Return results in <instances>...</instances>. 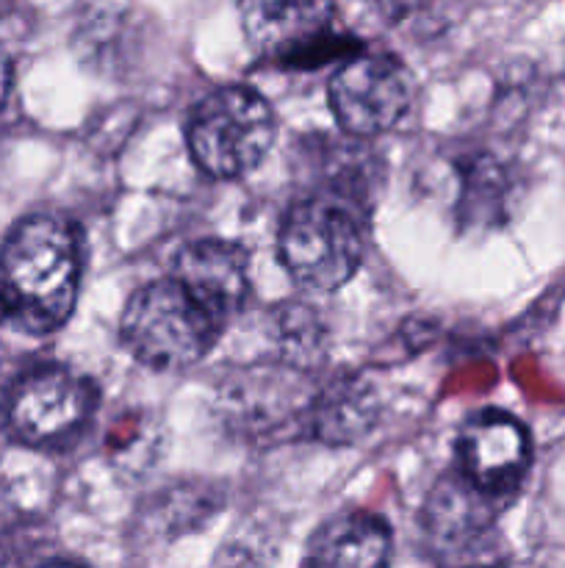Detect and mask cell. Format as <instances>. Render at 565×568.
I'll return each mask as SVG.
<instances>
[{"mask_svg":"<svg viewBox=\"0 0 565 568\" xmlns=\"http://www.w3.org/2000/svg\"><path fill=\"white\" fill-rule=\"evenodd\" d=\"M81 288V239L53 214L25 216L0 247V325L48 336L70 320Z\"/></svg>","mask_w":565,"mask_h":568,"instance_id":"6da1fadb","label":"cell"},{"mask_svg":"<svg viewBox=\"0 0 565 568\" xmlns=\"http://www.w3.org/2000/svg\"><path fill=\"white\" fill-rule=\"evenodd\" d=\"M225 327L186 286L164 277L131 297L122 314V342L138 364L181 372L199 364Z\"/></svg>","mask_w":565,"mask_h":568,"instance_id":"7a4b0ae2","label":"cell"},{"mask_svg":"<svg viewBox=\"0 0 565 568\" xmlns=\"http://www.w3.org/2000/svg\"><path fill=\"white\" fill-rule=\"evenodd\" d=\"M277 253L297 286L336 292L363 261V214L341 200L308 194L282 216Z\"/></svg>","mask_w":565,"mask_h":568,"instance_id":"3957f363","label":"cell"},{"mask_svg":"<svg viewBox=\"0 0 565 568\" xmlns=\"http://www.w3.org/2000/svg\"><path fill=\"white\" fill-rule=\"evenodd\" d=\"M238 14L255 53L282 70L343 64L366 50L358 39L338 33L332 0H238Z\"/></svg>","mask_w":565,"mask_h":568,"instance_id":"277c9868","label":"cell"},{"mask_svg":"<svg viewBox=\"0 0 565 568\" xmlns=\"http://www.w3.org/2000/svg\"><path fill=\"white\" fill-rule=\"evenodd\" d=\"M275 111L247 87H222L205 94L188 122V150L203 172L242 178L253 172L275 142Z\"/></svg>","mask_w":565,"mask_h":568,"instance_id":"5b68a950","label":"cell"},{"mask_svg":"<svg viewBox=\"0 0 565 568\" xmlns=\"http://www.w3.org/2000/svg\"><path fill=\"white\" fill-rule=\"evenodd\" d=\"M97 408L92 381L64 366H37L11 386L6 425L28 447H64L75 442Z\"/></svg>","mask_w":565,"mask_h":568,"instance_id":"8992f818","label":"cell"},{"mask_svg":"<svg viewBox=\"0 0 565 568\" xmlns=\"http://www.w3.org/2000/svg\"><path fill=\"white\" fill-rule=\"evenodd\" d=\"M327 94L338 125L349 136L369 139L391 131L410 114L415 78L397 55L360 50L358 55L338 64Z\"/></svg>","mask_w":565,"mask_h":568,"instance_id":"52a82bcc","label":"cell"},{"mask_svg":"<svg viewBox=\"0 0 565 568\" xmlns=\"http://www.w3.org/2000/svg\"><path fill=\"white\" fill-rule=\"evenodd\" d=\"M532 464L526 427L504 410H480L458 433V471L485 497L504 503Z\"/></svg>","mask_w":565,"mask_h":568,"instance_id":"ba28073f","label":"cell"},{"mask_svg":"<svg viewBox=\"0 0 565 568\" xmlns=\"http://www.w3.org/2000/svg\"><path fill=\"white\" fill-rule=\"evenodd\" d=\"M170 277L194 294L219 322H230L247 305L249 258L242 244L203 239L175 255Z\"/></svg>","mask_w":565,"mask_h":568,"instance_id":"9c48e42d","label":"cell"},{"mask_svg":"<svg viewBox=\"0 0 565 568\" xmlns=\"http://www.w3.org/2000/svg\"><path fill=\"white\" fill-rule=\"evenodd\" d=\"M393 536L382 516L352 510L321 527L308 549V568H388Z\"/></svg>","mask_w":565,"mask_h":568,"instance_id":"30bf717a","label":"cell"},{"mask_svg":"<svg viewBox=\"0 0 565 568\" xmlns=\"http://www.w3.org/2000/svg\"><path fill=\"white\" fill-rule=\"evenodd\" d=\"M499 505L454 471L432 488L424 505V530L441 549L469 547L493 525Z\"/></svg>","mask_w":565,"mask_h":568,"instance_id":"8fae6325","label":"cell"},{"mask_svg":"<svg viewBox=\"0 0 565 568\" xmlns=\"http://www.w3.org/2000/svg\"><path fill=\"white\" fill-rule=\"evenodd\" d=\"M316 172H319L325 197L341 200L360 214H369L371 200L382 181V164L363 144V139H321V150H316Z\"/></svg>","mask_w":565,"mask_h":568,"instance_id":"7c38bea8","label":"cell"},{"mask_svg":"<svg viewBox=\"0 0 565 568\" xmlns=\"http://www.w3.org/2000/svg\"><path fill=\"white\" fill-rule=\"evenodd\" d=\"M371 397L358 381H336L308 405V425L330 444H349L369 427Z\"/></svg>","mask_w":565,"mask_h":568,"instance_id":"4fadbf2b","label":"cell"},{"mask_svg":"<svg viewBox=\"0 0 565 568\" xmlns=\"http://www.w3.org/2000/svg\"><path fill=\"white\" fill-rule=\"evenodd\" d=\"M271 338L294 369H305L325 355V327L319 316L302 305H277L271 314Z\"/></svg>","mask_w":565,"mask_h":568,"instance_id":"5bb4252c","label":"cell"},{"mask_svg":"<svg viewBox=\"0 0 565 568\" xmlns=\"http://www.w3.org/2000/svg\"><path fill=\"white\" fill-rule=\"evenodd\" d=\"M507 172L493 155H476L463 172V220L480 222V216H491L502 211L504 194H507Z\"/></svg>","mask_w":565,"mask_h":568,"instance_id":"9a60e30c","label":"cell"},{"mask_svg":"<svg viewBox=\"0 0 565 568\" xmlns=\"http://www.w3.org/2000/svg\"><path fill=\"white\" fill-rule=\"evenodd\" d=\"M369 3L388 26H404V22H413L415 17L424 14L435 0H369Z\"/></svg>","mask_w":565,"mask_h":568,"instance_id":"2e32d148","label":"cell"},{"mask_svg":"<svg viewBox=\"0 0 565 568\" xmlns=\"http://www.w3.org/2000/svg\"><path fill=\"white\" fill-rule=\"evenodd\" d=\"M11 83H14V64H11L9 53L0 48V109H3L6 100H9Z\"/></svg>","mask_w":565,"mask_h":568,"instance_id":"e0dca14e","label":"cell"},{"mask_svg":"<svg viewBox=\"0 0 565 568\" xmlns=\"http://www.w3.org/2000/svg\"><path fill=\"white\" fill-rule=\"evenodd\" d=\"M42 568H78V566H72V564H48V566H42Z\"/></svg>","mask_w":565,"mask_h":568,"instance_id":"ac0fdd59","label":"cell"},{"mask_svg":"<svg viewBox=\"0 0 565 568\" xmlns=\"http://www.w3.org/2000/svg\"><path fill=\"white\" fill-rule=\"evenodd\" d=\"M474 568H491V566H474Z\"/></svg>","mask_w":565,"mask_h":568,"instance_id":"d6986e66","label":"cell"}]
</instances>
